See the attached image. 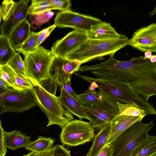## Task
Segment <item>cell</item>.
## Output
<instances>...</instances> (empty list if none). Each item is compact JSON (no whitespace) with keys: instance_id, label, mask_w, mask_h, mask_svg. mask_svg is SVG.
Here are the masks:
<instances>
[{"instance_id":"obj_1","label":"cell","mask_w":156,"mask_h":156,"mask_svg":"<svg viewBox=\"0 0 156 156\" xmlns=\"http://www.w3.org/2000/svg\"><path fill=\"white\" fill-rule=\"evenodd\" d=\"M129 40L124 34L114 39H88L66 58L82 64L95 59L101 60L105 55L114 56L116 51L128 45Z\"/></svg>"},{"instance_id":"obj_2","label":"cell","mask_w":156,"mask_h":156,"mask_svg":"<svg viewBox=\"0 0 156 156\" xmlns=\"http://www.w3.org/2000/svg\"><path fill=\"white\" fill-rule=\"evenodd\" d=\"M31 91L38 106L47 116V126L56 125L62 128L69 122L74 119L73 115L62 105L58 97L49 93L41 86H34Z\"/></svg>"},{"instance_id":"obj_3","label":"cell","mask_w":156,"mask_h":156,"mask_svg":"<svg viewBox=\"0 0 156 156\" xmlns=\"http://www.w3.org/2000/svg\"><path fill=\"white\" fill-rule=\"evenodd\" d=\"M55 57L51 50L39 46L36 51L25 57L26 76L34 86L51 77L50 69Z\"/></svg>"},{"instance_id":"obj_4","label":"cell","mask_w":156,"mask_h":156,"mask_svg":"<svg viewBox=\"0 0 156 156\" xmlns=\"http://www.w3.org/2000/svg\"><path fill=\"white\" fill-rule=\"evenodd\" d=\"M153 121L144 124L139 121L130 126L119 135L110 144L114 148L113 156H127L148 135L153 127Z\"/></svg>"},{"instance_id":"obj_5","label":"cell","mask_w":156,"mask_h":156,"mask_svg":"<svg viewBox=\"0 0 156 156\" xmlns=\"http://www.w3.org/2000/svg\"><path fill=\"white\" fill-rule=\"evenodd\" d=\"M74 74L90 83L95 81L100 91L117 102L121 104H134L143 110L147 115H155L156 110L147 101L140 96L126 92L108 83L101 81L95 77L75 73Z\"/></svg>"},{"instance_id":"obj_6","label":"cell","mask_w":156,"mask_h":156,"mask_svg":"<svg viewBox=\"0 0 156 156\" xmlns=\"http://www.w3.org/2000/svg\"><path fill=\"white\" fill-rule=\"evenodd\" d=\"M29 0H21L15 2L11 0H5L0 7V20L1 34L9 37L14 28L27 19Z\"/></svg>"},{"instance_id":"obj_7","label":"cell","mask_w":156,"mask_h":156,"mask_svg":"<svg viewBox=\"0 0 156 156\" xmlns=\"http://www.w3.org/2000/svg\"><path fill=\"white\" fill-rule=\"evenodd\" d=\"M38 106L31 90H19L14 88L0 94V113L22 112Z\"/></svg>"},{"instance_id":"obj_8","label":"cell","mask_w":156,"mask_h":156,"mask_svg":"<svg viewBox=\"0 0 156 156\" xmlns=\"http://www.w3.org/2000/svg\"><path fill=\"white\" fill-rule=\"evenodd\" d=\"M94 132L89 122L74 119L62 128L60 139L64 145L76 146L92 140L95 136Z\"/></svg>"},{"instance_id":"obj_9","label":"cell","mask_w":156,"mask_h":156,"mask_svg":"<svg viewBox=\"0 0 156 156\" xmlns=\"http://www.w3.org/2000/svg\"><path fill=\"white\" fill-rule=\"evenodd\" d=\"M102 22L100 19L73 12L61 11L56 15L54 24L58 27H69L87 32L92 26Z\"/></svg>"},{"instance_id":"obj_10","label":"cell","mask_w":156,"mask_h":156,"mask_svg":"<svg viewBox=\"0 0 156 156\" xmlns=\"http://www.w3.org/2000/svg\"><path fill=\"white\" fill-rule=\"evenodd\" d=\"M88 39L87 32L74 30L57 41L51 48L55 56L66 58Z\"/></svg>"},{"instance_id":"obj_11","label":"cell","mask_w":156,"mask_h":156,"mask_svg":"<svg viewBox=\"0 0 156 156\" xmlns=\"http://www.w3.org/2000/svg\"><path fill=\"white\" fill-rule=\"evenodd\" d=\"M128 45L142 52L156 53V23L136 30Z\"/></svg>"},{"instance_id":"obj_12","label":"cell","mask_w":156,"mask_h":156,"mask_svg":"<svg viewBox=\"0 0 156 156\" xmlns=\"http://www.w3.org/2000/svg\"><path fill=\"white\" fill-rule=\"evenodd\" d=\"M81 64L77 61L55 56L50 69L51 77L58 83L59 86L65 82L71 83L72 74L79 71Z\"/></svg>"},{"instance_id":"obj_13","label":"cell","mask_w":156,"mask_h":156,"mask_svg":"<svg viewBox=\"0 0 156 156\" xmlns=\"http://www.w3.org/2000/svg\"><path fill=\"white\" fill-rule=\"evenodd\" d=\"M81 106L89 122L94 128L100 130L106 124L111 123L117 114L97 105L87 104Z\"/></svg>"},{"instance_id":"obj_14","label":"cell","mask_w":156,"mask_h":156,"mask_svg":"<svg viewBox=\"0 0 156 156\" xmlns=\"http://www.w3.org/2000/svg\"><path fill=\"white\" fill-rule=\"evenodd\" d=\"M78 95L84 104L97 105L116 114H119L117 102L100 90L91 91L88 90Z\"/></svg>"},{"instance_id":"obj_15","label":"cell","mask_w":156,"mask_h":156,"mask_svg":"<svg viewBox=\"0 0 156 156\" xmlns=\"http://www.w3.org/2000/svg\"><path fill=\"white\" fill-rule=\"evenodd\" d=\"M143 118L139 116L116 115L110 123V132L107 144H110L123 131L135 122L141 121Z\"/></svg>"},{"instance_id":"obj_16","label":"cell","mask_w":156,"mask_h":156,"mask_svg":"<svg viewBox=\"0 0 156 156\" xmlns=\"http://www.w3.org/2000/svg\"><path fill=\"white\" fill-rule=\"evenodd\" d=\"M63 107L68 112L77 116L81 120L83 118L88 119L81 106V104L70 95L63 87H61L60 94L58 97Z\"/></svg>"},{"instance_id":"obj_17","label":"cell","mask_w":156,"mask_h":156,"mask_svg":"<svg viewBox=\"0 0 156 156\" xmlns=\"http://www.w3.org/2000/svg\"><path fill=\"white\" fill-rule=\"evenodd\" d=\"M87 33L88 39H114L121 35L116 32L110 23L102 21L92 26Z\"/></svg>"},{"instance_id":"obj_18","label":"cell","mask_w":156,"mask_h":156,"mask_svg":"<svg viewBox=\"0 0 156 156\" xmlns=\"http://www.w3.org/2000/svg\"><path fill=\"white\" fill-rule=\"evenodd\" d=\"M31 25L26 19L17 26L9 37L12 47L15 50L19 47L29 37Z\"/></svg>"},{"instance_id":"obj_19","label":"cell","mask_w":156,"mask_h":156,"mask_svg":"<svg viewBox=\"0 0 156 156\" xmlns=\"http://www.w3.org/2000/svg\"><path fill=\"white\" fill-rule=\"evenodd\" d=\"M4 137L7 148L11 150L25 147L31 142L30 137L17 130L9 132L4 131Z\"/></svg>"},{"instance_id":"obj_20","label":"cell","mask_w":156,"mask_h":156,"mask_svg":"<svg viewBox=\"0 0 156 156\" xmlns=\"http://www.w3.org/2000/svg\"><path fill=\"white\" fill-rule=\"evenodd\" d=\"M111 130L110 123L103 126L95 136L94 140L86 156H97L107 145Z\"/></svg>"},{"instance_id":"obj_21","label":"cell","mask_w":156,"mask_h":156,"mask_svg":"<svg viewBox=\"0 0 156 156\" xmlns=\"http://www.w3.org/2000/svg\"><path fill=\"white\" fill-rule=\"evenodd\" d=\"M156 151V136L148 135L132 151L129 156H150Z\"/></svg>"},{"instance_id":"obj_22","label":"cell","mask_w":156,"mask_h":156,"mask_svg":"<svg viewBox=\"0 0 156 156\" xmlns=\"http://www.w3.org/2000/svg\"><path fill=\"white\" fill-rule=\"evenodd\" d=\"M12 47L9 37L0 35V65L8 64L16 53Z\"/></svg>"},{"instance_id":"obj_23","label":"cell","mask_w":156,"mask_h":156,"mask_svg":"<svg viewBox=\"0 0 156 156\" xmlns=\"http://www.w3.org/2000/svg\"><path fill=\"white\" fill-rule=\"evenodd\" d=\"M55 141L50 137L39 136L37 140L31 141L25 148L30 151L41 153L51 148Z\"/></svg>"},{"instance_id":"obj_24","label":"cell","mask_w":156,"mask_h":156,"mask_svg":"<svg viewBox=\"0 0 156 156\" xmlns=\"http://www.w3.org/2000/svg\"><path fill=\"white\" fill-rule=\"evenodd\" d=\"M38 32H31L28 38L18 48L15 49L26 57L28 55L36 51L38 47L37 43L39 38Z\"/></svg>"},{"instance_id":"obj_25","label":"cell","mask_w":156,"mask_h":156,"mask_svg":"<svg viewBox=\"0 0 156 156\" xmlns=\"http://www.w3.org/2000/svg\"><path fill=\"white\" fill-rule=\"evenodd\" d=\"M120 115L139 116L144 118L147 114L143 109L134 104H121L117 102Z\"/></svg>"},{"instance_id":"obj_26","label":"cell","mask_w":156,"mask_h":156,"mask_svg":"<svg viewBox=\"0 0 156 156\" xmlns=\"http://www.w3.org/2000/svg\"><path fill=\"white\" fill-rule=\"evenodd\" d=\"M19 75L26 77L25 73V65L24 60L20 55L16 52L8 64Z\"/></svg>"},{"instance_id":"obj_27","label":"cell","mask_w":156,"mask_h":156,"mask_svg":"<svg viewBox=\"0 0 156 156\" xmlns=\"http://www.w3.org/2000/svg\"><path fill=\"white\" fill-rule=\"evenodd\" d=\"M16 73L8 64L0 65V78L14 88Z\"/></svg>"},{"instance_id":"obj_28","label":"cell","mask_w":156,"mask_h":156,"mask_svg":"<svg viewBox=\"0 0 156 156\" xmlns=\"http://www.w3.org/2000/svg\"><path fill=\"white\" fill-rule=\"evenodd\" d=\"M34 87V85L27 77L20 76L16 73L14 89L19 90H31Z\"/></svg>"},{"instance_id":"obj_29","label":"cell","mask_w":156,"mask_h":156,"mask_svg":"<svg viewBox=\"0 0 156 156\" xmlns=\"http://www.w3.org/2000/svg\"><path fill=\"white\" fill-rule=\"evenodd\" d=\"M39 85L49 93L55 95L56 91L59 86L58 83L51 77L41 82Z\"/></svg>"},{"instance_id":"obj_30","label":"cell","mask_w":156,"mask_h":156,"mask_svg":"<svg viewBox=\"0 0 156 156\" xmlns=\"http://www.w3.org/2000/svg\"><path fill=\"white\" fill-rule=\"evenodd\" d=\"M54 14L53 12L49 11L36 16L34 17L31 20L32 23L37 25H40L48 22Z\"/></svg>"},{"instance_id":"obj_31","label":"cell","mask_w":156,"mask_h":156,"mask_svg":"<svg viewBox=\"0 0 156 156\" xmlns=\"http://www.w3.org/2000/svg\"><path fill=\"white\" fill-rule=\"evenodd\" d=\"M51 5L55 10L65 11L71 10V1L70 0H50Z\"/></svg>"},{"instance_id":"obj_32","label":"cell","mask_w":156,"mask_h":156,"mask_svg":"<svg viewBox=\"0 0 156 156\" xmlns=\"http://www.w3.org/2000/svg\"><path fill=\"white\" fill-rule=\"evenodd\" d=\"M52 10H55L51 4L46 6H39L34 8L29 7L27 13L32 16L39 15L45 12L51 11Z\"/></svg>"},{"instance_id":"obj_33","label":"cell","mask_w":156,"mask_h":156,"mask_svg":"<svg viewBox=\"0 0 156 156\" xmlns=\"http://www.w3.org/2000/svg\"><path fill=\"white\" fill-rule=\"evenodd\" d=\"M56 27V26L54 24L38 32L39 36L37 43L38 47L44 41Z\"/></svg>"},{"instance_id":"obj_34","label":"cell","mask_w":156,"mask_h":156,"mask_svg":"<svg viewBox=\"0 0 156 156\" xmlns=\"http://www.w3.org/2000/svg\"><path fill=\"white\" fill-rule=\"evenodd\" d=\"M52 156H71L70 151L63 145L56 144L52 147Z\"/></svg>"},{"instance_id":"obj_35","label":"cell","mask_w":156,"mask_h":156,"mask_svg":"<svg viewBox=\"0 0 156 156\" xmlns=\"http://www.w3.org/2000/svg\"><path fill=\"white\" fill-rule=\"evenodd\" d=\"M71 84L67 82H65L60 84L59 86L63 87L70 95L78 102L81 104H84V102L79 98L78 95L73 90L71 87Z\"/></svg>"},{"instance_id":"obj_36","label":"cell","mask_w":156,"mask_h":156,"mask_svg":"<svg viewBox=\"0 0 156 156\" xmlns=\"http://www.w3.org/2000/svg\"><path fill=\"white\" fill-rule=\"evenodd\" d=\"M0 129V156H5L7 152V147L4 140V132L5 130L2 126L1 120Z\"/></svg>"},{"instance_id":"obj_37","label":"cell","mask_w":156,"mask_h":156,"mask_svg":"<svg viewBox=\"0 0 156 156\" xmlns=\"http://www.w3.org/2000/svg\"><path fill=\"white\" fill-rule=\"evenodd\" d=\"M114 148L111 144H107L97 156H113Z\"/></svg>"},{"instance_id":"obj_38","label":"cell","mask_w":156,"mask_h":156,"mask_svg":"<svg viewBox=\"0 0 156 156\" xmlns=\"http://www.w3.org/2000/svg\"><path fill=\"white\" fill-rule=\"evenodd\" d=\"M13 88L3 80L0 78V94Z\"/></svg>"},{"instance_id":"obj_39","label":"cell","mask_w":156,"mask_h":156,"mask_svg":"<svg viewBox=\"0 0 156 156\" xmlns=\"http://www.w3.org/2000/svg\"><path fill=\"white\" fill-rule=\"evenodd\" d=\"M91 83L90 85L88 88V90L91 91H94L95 90V89L98 88V85L96 83L95 81H92L90 83Z\"/></svg>"},{"instance_id":"obj_40","label":"cell","mask_w":156,"mask_h":156,"mask_svg":"<svg viewBox=\"0 0 156 156\" xmlns=\"http://www.w3.org/2000/svg\"><path fill=\"white\" fill-rule=\"evenodd\" d=\"M40 154V156H52V147L47 151Z\"/></svg>"},{"instance_id":"obj_41","label":"cell","mask_w":156,"mask_h":156,"mask_svg":"<svg viewBox=\"0 0 156 156\" xmlns=\"http://www.w3.org/2000/svg\"><path fill=\"white\" fill-rule=\"evenodd\" d=\"M152 55L151 52L150 51H147L145 52L144 57L145 59H150Z\"/></svg>"},{"instance_id":"obj_42","label":"cell","mask_w":156,"mask_h":156,"mask_svg":"<svg viewBox=\"0 0 156 156\" xmlns=\"http://www.w3.org/2000/svg\"><path fill=\"white\" fill-rule=\"evenodd\" d=\"M150 60L152 63H155L156 62V55H152Z\"/></svg>"},{"instance_id":"obj_43","label":"cell","mask_w":156,"mask_h":156,"mask_svg":"<svg viewBox=\"0 0 156 156\" xmlns=\"http://www.w3.org/2000/svg\"><path fill=\"white\" fill-rule=\"evenodd\" d=\"M156 14V6L154 9L149 13L150 16L152 17Z\"/></svg>"},{"instance_id":"obj_44","label":"cell","mask_w":156,"mask_h":156,"mask_svg":"<svg viewBox=\"0 0 156 156\" xmlns=\"http://www.w3.org/2000/svg\"><path fill=\"white\" fill-rule=\"evenodd\" d=\"M35 152L33 151H30L27 154L24 155L23 156H33Z\"/></svg>"},{"instance_id":"obj_45","label":"cell","mask_w":156,"mask_h":156,"mask_svg":"<svg viewBox=\"0 0 156 156\" xmlns=\"http://www.w3.org/2000/svg\"><path fill=\"white\" fill-rule=\"evenodd\" d=\"M33 156H40V154L35 152Z\"/></svg>"},{"instance_id":"obj_46","label":"cell","mask_w":156,"mask_h":156,"mask_svg":"<svg viewBox=\"0 0 156 156\" xmlns=\"http://www.w3.org/2000/svg\"><path fill=\"white\" fill-rule=\"evenodd\" d=\"M150 156H156V151L151 155Z\"/></svg>"},{"instance_id":"obj_47","label":"cell","mask_w":156,"mask_h":156,"mask_svg":"<svg viewBox=\"0 0 156 156\" xmlns=\"http://www.w3.org/2000/svg\"><path fill=\"white\" fill-rule=\"evenodd\" d=\"M129 156V155H128V156Z\"/></svg>"}]
</instances>
